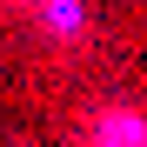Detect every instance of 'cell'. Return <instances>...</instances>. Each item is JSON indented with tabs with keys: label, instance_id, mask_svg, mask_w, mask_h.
Here are the masks:
<instances>
[{
	"label": "cell",
	"instance_id": "1",
	"mask_svg": "<svg viewBox=\"0 0 147 147\" xmlns=\"http://www.w3.org/2000/svg\"><path fill=\"white\" fill-rule=\"evenodd\" d=\"M100 147H140V120L127 114H100Z\"/></svg>",
	"mask_w": 147,
	"mask_h": 147
}]
</instances>
